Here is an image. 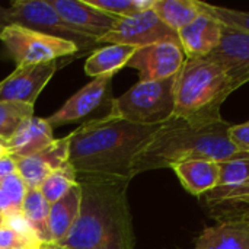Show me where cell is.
<instances>
[{
  "mask_svg": "<svg viewBox=\"0 0 249 249\" xmlns=\"http://www.w3.org/2000/svg\"><path fill=\"white\" fill-rule=\"evenodd\" d=\"M38 249H64V248H61L60 245H57V244H42L41 247Z\"/></svg>",
  "mask_w": 249,
  "mask_h": 249,
  "instance_id": "d590c367",
  "label": "cell"
},
{
  "mask_svg": "<svg viewBox=\"0 0 249 249\" xmlns=\"http://www.w3.org/2000/svg\"><path fill=\"white\" fill-rule=\"evenodd\" d=\"M207 57L225 70L233 90L249 82V34L247 32L223 25L220 44Z\"/></svg>",
  "mask_w": 249,
  "mask_h": 249,
  "instance_id": "7c38bea8",
  "label": "cell"
},
{
  "mask_svg": "<svg viewBox=\"0 0 249 249\" xmlns=\"http://www.w3.org/2000/svg\"><path fill=\"white\" fill-rule=\"evenodd\" d=\"M160 125L136 124L107 114L70 133L69 163L76 174L133 179V165Z\"/></svg>",
  "mask_w": 249,
  "mask_h": 249,
  "instance_id": "7a4b0ae2",
  "label": "cell"
},
{
  "mask_svg": "<svg viewBox=\"0 0 249 249\" xmlns=\"http://www.w3.org/2000/svg\"><path fill=\"white\" fill-rule=\"evenodd\" d=\"M191 249H249V229L217 222L196 238Z\"/></svg>",
  "mask_w": 249,
  "mask_h": 249,
  "instance_id": "ffe728a7",
  "label": "cell"
},
{
  "mask_svg": "<svg viewBox=\"0 0 249 249\" xmlns=\"http://www.w3.org/2000/svg\"><path fill=\"white\" fill-rule=\"evenodd\" d=\"M41 245V242L28 239L7 226L0 228V249H38Z\"/></svg>",
  "mask_w": 249,
  "mask_h": 249,
  "instance_id": "f546056e",
  "label": "cell"
},
{
  "mask_svg": "<svg viewBox=\"0 0 249 249\" xmlns=\"http://www.w3.org/2000/svg\"><path fill=\"white\" fill-rule=\"evenodd\" d=\"M209 210L212 217L217 222L231 223L249 229V200L209 207Z\"/></svg>",
  "mask_w": 249,
  "mask_h": 249,
  "instance_id": "83f0119b",
  "label": "cell"
},
{
  "mask_svg": "<svg viewBox=\"0 0 249 249\" xmlns=\"http://www.w3.org/2000/svg\"><path fill=\"white\" fill-rule=\"evenodd\" d=\"M16 172H18L16 160L10 155H6V156L0 158V182L4 181L7 177L16 174Z\"/></svg>",
  "mask_w": 249,
  "mask_h": 249,
  "instance_id": "1f68e13d",
  "label": "cell"
},
{
  "mask_svg": "<svg viewBox=\"0 0 249 249\" xmlns=\"http://www.w3.org/2000/svg\"><path fill=\"white\" fill-rule=\"evenodd\" d=\"M77 184V174L70 163L53 171L41 184L39 191L42 193L44 198L53 204L58 201L71 187Z\"/></svg>",
  "mask_w": 249,
  "mask_h": 249,
  "instance_id": "cb8c5ba5",
  "label": "cell"
},
{
  "mask_svg": "<svg viewBox=\"0 0 249 249\" xmlns=\"http://www.w3.org/2000/svg\"><path fill=\"white\" fill-rule=\"evenodd\" d=\"M198 4L204 13H207L209 16L216 19L222 25L249 34V12L216 6V4H210V3L200 1V0H198Z\"/></svg>",
  "mask_w": 249,
  "mask_h": 249,
  "instance_id": "484cf974",
  "label": "cell"
},
{
  "mask_svg": "<svg viewBox=\"0 0 249 249\" xmlns=\"http://www.w3.org/2000/svg\"><path fill=\"white\" fill-rule=\"evenodd\" d=\"M54 142L53 127L47 120L31 117L22 123L10 140H7V150L13 159L32 156Z\"/></svg>",
  "mask_w": 249,
  "mask_h": 249,
  "instance_id": "e0dca14e",
  "label": "cell"
},
{
  "mask_svg": "<svg viewBox=\"0 0 249 249\" xmlns=\"http://www.w3.org/2000/svg\"><path fill=\"white\" fill-rule=\"evenodd\" d=\"M6 155H9V150H7V142H6V140H3V139H0V158H3V156H6Z\"/></svg>",
  "mask_w": 249,
  "mask_h": 249,
  "instance_id": "e575fe53",
  "label": "cell"
},
{
  "mask_svg": "<svg viewBox=\"0 0 249 249\" xmlns=\"http://www.w3.org/2000/svg\"><path fill=\"white\" fill-rule=\"evenodd\" d=\"M229 140L238 150L244 153H249V121L244 124L231 125Z\"/></svg>",
  "mask_w": 249,
  "mask_h": 249,
  "instance_id": "4dcf8cb0",
  "label": "cell"
},
{
  "mask_svg": "<svg viewBox=\"0 0 249 249\" xmlns=\"http://www.w3.org/2000/svg\"><path fill=\"white\" fill-rule=\"evenodd\" d=\"M10 25H13V16L10 7L0 6V34Z\"/></svg>",
  "mask_w": 249,
  "mask_h": 249,
  "instance_id": "d6a6232c",
  "label": "cell"
},
{
  "mask_svg": "<svg viewBox=\"0 0 249 249\" xmlns=\"http://www.w3.org/2000/svg\"><path fill=\"white\" fill-rule=\"evenodd\" d=\"M219 166L217 185L201 197L207 207L249 200V156L222 162Z\"/></svg>",
  "mask_w": 249,
  "mask_h": 249,
  "instance_id": "5bb4252c",
  "label": "cell"
},
{
  "mask_svg": "<svg viewBox=\"0 0 249 249\" xmlns=\"http://www.w3.org/2000/svg\"><path fill=\"white\" fill-rule=\"evenodd\" d=\"M12 212H15L13 206H12V201L9 200L6 193L0 188V216H4V214L12 213Z\"/></svg>",
  "mask_w": 249,
  "mask_h": 249,
  "instance_id": "836d02e7",
  "label": "cell"
},
{
  "mask_svg": "<svg viewBox=\"0 0 249 249\" xmlns=\"http://www.w3.org/2000/svg\"><path fill=\"white\" fill-rule=\"evenodd\" d=\"M137 48L120 44H107L95 50L85 63V73L90 77H99L104 74H115L118 70L127 66L128 60Z\"/></svg>",
  "mask_w": 249,
  "mask_h": 249,
  "instance_id": "44dd1931",
  "label": "cell"
},
{
  "mask_svg": "<svg viewBox=\"0 0 249 249\" xmlns=\"http://www.w3.org/2000/svg\"><path fill=\"white\" fill-rule=\"evenodd\" d=\"M82 188L79 184L71 187L58 201L50 204L48 229L53 244H58L74 225L80 213Z\"/></svg>",
  "mask_w": 249,
  "mask_h": 249,
  "instance_id": "d6986e66",
  "label": "cell"
},
{
  "mask_svg": "<svg viewBox=\"0 0 249 249\" xmlns=\"http://www.w3.org/2000/svg\"><path fill=\"white\" fill-rule=\"evenodd\" d=\"M34 117V107L19 102H0V139L10 140L23 121Z\"/></svg>",
  "mask_w": 249,
  "mask_h": 249,
  "instance_id": "d4e9b609",
  "label": "cell"
},
{
  "mask_svg": "<svg viewBox=\"0 0 249 249\" xmlns=\"http://www.w3.org/2000/svg\"><path fill=\"white\" fill-rule=\"evenodd\" d=\"M172 171L184 190L196 197L210 193L217 185L220 177L219 163L209 159H188L177 163Z\"/></svg>",
  "mask_w": 249,
  "mask_h": 249,
  "instance_id": "ac0fdd59",
  "label": "cell"
},
{
  "mask_svg": "<svg viewBox=\"0 0 249 249\" xmlns=\"http://www.w3.org/2000/svg\"><path fill=\"white\" fill-rule=\"evenodd\" d=\"M185 60L179 44L159 42L137 48L125 67L139 71V82H155L178 74Z\"/></svg>",
  "mask_w": 249,
  "mask_h": 249,
  "instance_id": "9c48e42d",
  "label": "cell"
},
{
  "mask_svg": "<svg viewBox=\"0 0 249 249\" xmlns=\"http://www.w3.org/2000/svg\"><path fill=\"white\" fill-rule=\"evenodd\" d=\"M80 213L57 244L64 249H134L136 236L128 203L130 179L77 174Z\"/></svg>",
  "mask_w": 249,
  "mask_h": 249,
  "instance_id": "6da1fadb",
  "label": "cell"
},
{
  "mask_svg": "<svg viewBox=\"0 0 249 249\" xmlns=\"http://www.w3.org/2000/svg\"><path fill=\"white\" fill-rule=\"evenodd\" d=\"M85 1L120 19L128 18L153 6V0H85Z\"/></svg>",
  "mask_w": 249,
  "mask_h": 249,
  "instance_id": "4316f807",
  "label": "cell"
},
{
  "mask_svg": "<svg viewBox=\"0 0 249 249\" xmlns=\"http://www.w3.org/2000/svg\"><path fill=\"white\" fill-rule=\"evenodd\" d=\"M69 144L70 136H66L32 156L15 159L18 174L28 188H39L53 171L69 163Z\"/></svg>",
  "mask_w": 249,
  "mask_h": 249,
  "instance_id": "9a60e30c",
  "label": "cell"
},
{
  "mask_svg": "<svg viewBox=\"0 0 249 249\" xmlns=\"http://www.w3.org/2000/svg\"><path fill=\"white\" fill-rule=\"evenodd\" d=\"M0 188L6 193V196L12 201L13 210L15 212H22V204H23L28 187L23 182V179L20 178V175L16 172V174L7 177L4 181L0 182Z\"/></svg>",
  "mask_w": 249,
  "mask_h": 249,
  "instance_id": "f1b7e54d",
  "label": "cell"
},
{
  "mask_svg": "<svg viewBox=\"0 0 249 249\" xmlns=\"http://www.w3.org/2000/svg\"><path fill=\"white\" fill-rule=\"evenodd\" d=\"M223 25L204 13L178 32L179 44L187 57H207L220 44Z\"/></svg>",
  "mask_w": 249,
  "mask_h": 249,
  "instance_id": "2e32d148",
  "label": "cell"
},
{
  "mask_svg": "<svg viewBox=\"0 0 249 249\" xmlns=\"http://www.w3.org/2000/svg\"><path fill=\"white\" fill-rule=\"evenodd\" d=\"M233 92L228 74L216 61L187 57L177 74L174 117L196 123L220 120V108Z\"/></svg>",
  "mask_w": 249,
  "mask_h": 249,
  "instance_id": "277c9868",
  "label": "cell"
},
{
  "mask_svg": "<svg viewBox=\"0 0 249 249\" xmlns=\"http://www.w3.org/2000/svg\"><path fill=\"white\" fill-rule=\"evenodd\" d=\"M58 67V60L16 67L0 82V102H19L34 107Z\"/></svg>",
  "mask_w": 249,
  "mask_h": 249,
  "instance_id": "30bf717a",
  "label": "cell"
},
{
  "mask_svg": "<svg viewBox=\"0 0 249 249\" xmlns=\"http://www.w3.org/2000/svg\"><path fill=\"white\" fill-rule=\"evenodd\" d=\"M4 226V222H3V217L0 216V228H3Z\"/></svg>",
  "mask_w": 249,
  "mask_h": 249,
  "instance_id": "8d00e7d4",
  "label": "cell"
},
{
  "mask_svg": "<svg viewBox=\"0 0 249 249\" xmlns=\"http://www.w3.org/2000/svg\"><path fill=\"white\" fill-rule=\"evenodd\" d=\"M114 74H104L95 77L90 83L74 93L57 112L47 118L48 124L60 127L69 123L80 121L85 117L93 114L104 104H111V82Z\"/></svg>",
  "mask_w": 249,
  "mask_h": 249,
  "instance_id": "8fae6325",
  "label": "cell"
},
{
  "mask_svg": "<svg viewBox=\"0 0 249 249\" xmlns=\"http://www.w3.org/2000/svg\"><path fill=\"white\" fill-rule=\"evenodd\" d=\"M231 123L223 118L196 123L172 117L160 124L133 165V177L155 169L174 168L188 159H209L217 163L245 158L229 140Z\"/></svg>",
  "mask_w": 249,
  "mask_h": 249,
  "instance_id": "3957f363",
  "label": "cell"
},
{
  "mask_svg": "<svg viewBox=\"0 0 249 249\" xmlns=\"http://www.w3.org/2000/svg\"><path fill=\"white\" fill-rule=\"evenodd\" d=\"M13 25L64 39L76 44L79 51L85 53L98 45L96 39L89 38L73 29L48 3V0H16L10 6Z\"/></svg>",
  "mask_w": 249,
  "mask_h": 249,
  "instance_id": "52a82bcc",
  "label": "cell"
},
{
  "mask_svg": "<svg viewBox=\"0 0 249 249\" xmlns=\"http://www.w3.org/2000/svg\"><path fill=\"white\" fill-rule=\"evenodd\" d=\"M22 214L41 244L53 242L48 229L50 203L44 198L39 188H28L22 204Z\"/></svg>",
  "mask_w": 249,
  "mask_h": 249,
  "instance_id": "7402d4cb",
  "label": "cell"
},
{
  "mask_svg": "<svg viewBox=\"0 0 249 249\" xmlns=\"http://www.w3.org/2000/svg\"><path fill=\"white\" fill-rule=\"evenodd\" d=\"M152 9L175 32H179L201 15L198 0H153Z\"/></svg>",
  "mask_w": 249,
  "mask_h": 249,
  "instance_id": "603a6c76",
  "label": "cell"
},
{
  "mask_svg": "<svg viewBox=\"0 0 249 249\" xmlns=\"http://www.w3.org/2000/svg\"><path fill=\"white\" fill-rule=\"evenodd\" d=\"M54 10L77 32L96 39L107 35L120 18L102 12L85 0H48Z\"/></svg>",
  "mask_w": 249,
  "mask_h": 249,
  "instance_id": "4fadbf2b",
  "label": "cell"
},
{
  "mask_svg": "<svg viewBox=\"0 0 249 249\" xmlns=\"http://www.w3.org/2000/svg\"><path fill=\"white\" fill-rule=\"evenodd\" d=\"M0 41L16 66H28L60 60L79 51L76 44L58 39L20 25H10L0 34Z\"/></svg>",
  "mask_w": 249,
  "mask_h": 249,
  "instance_id": "8992f818",
  "label": "cell"
},
{
  "mask_svg": "<svg viewBox=\"0 0 249 249\" xmlns=\"http://www.w3.org/2000/svg\"><path fill=\"white\" fill-rule=\"evenodd\" d=\"M159 42L179 44L178 32L165 25L155 10L146 9L128 18H121L107 35L98 39L99 44H120L142 48ZM181 45V44H179Z\"/></svg>",
  "mask_w": 249,
  "mask_h": 249,
  "instance_id": "ba28073f",
  "label": "cell"
},
{
  "mask_svg": "<svg viewBox=\"0 0 249 249\" xmlns=\"http://www.w3.org/2000/svg\"><path fill=\"white\" fill-rule=\"evenodd\" d=\"M177 74L163 80L139 82L109 104V115L144 125H160L174 117Z\"/></svg>",
  "mask_w": 249,
  "mask_h": 249,
  "instance_id": "5b68a950",
  "label": "cell"
}]
</instances>
